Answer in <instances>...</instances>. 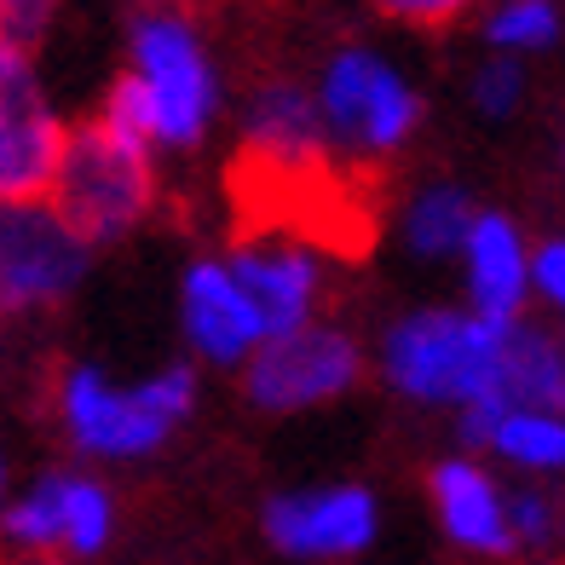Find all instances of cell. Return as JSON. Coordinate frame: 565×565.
Returning a JSON list of instances; mask_svg holds the SVG:
<instances>
[{
    "label": "cell",
    "mask_w": 565,
    "mask_h": 565,
    "mask_svg": "<svg viewBox=\"0 0 565 565\" xmlns=\"http://www.w3.org/2000/svg\"><path fill=\"white\" fill-rule=\"evenodd\" d=\"M202 381L196 358L162 364L139 381H121L98 364H64L53 387V416L64 445L82 461H145L196 416Z\"/></svg>",
    "instance_id": "6da1fadb"
},
{
    "label": "cell",
    "mask_w": 565,
    "mask_h": 565,
    "mask_svg": "<svg viewBox=\"0 0 565 565\" xmlns=\"http://www.w3.org/2000/svg\"><path fill=\"white\" fill-rule=\"evenodd\" d=\"M508 329L473 306H409L375 341V375L422 409H456L497 387Z\"/></svg>",
    "instance_id": "7a4b0ae2"
},
{
    "label": "cell",
    "mask_w": 565,
    "mask_h": 565,
    "mask_svg": "<svg viewBox=\"0 0 565 565\" xmlns=\"http://www.w3.org/2000/svg\"><path fill=\"white\" fill-rule=\"evenodd\" d=\"M121 70L150 98L162 157H191V150L209 145L214 121L225 110V82H220L214 46L185 0H145L127 18V64Z\"/></svg>",
    "instance_id": "3957f363"
},
{
    "label": "cell",
    "mask_w": 565,
    "mask_h": 565,
    "mask_svg": "<svg viewBox=\"0 0 565 565\" xmlns=\"http://www.w3.org/2000/svg\"><path fill=\"white\" fill-rule=\"evenodd\" d=\"M157 191H162L157 150L121 139L98 116H87V121L70 127L64 168H58V185L46 202H53L93 248H116L127 237H139L145 220L157 214Z\"/></svg>",
    "instance_id": "277c9868"
},
{
    "label": "cell",
    "mask_w": 565,
    "mask_h": 565,
    "mask_svg": "<svg viewBox=\"0 0 565 565\" xmlns=\"http://www.w3.org/2000/svg\"><path fill=\"white\" fill-rule=\"evenodd\" d=\"M312 93L323 110L329 150L352 162H393L422 134V116H427L422 87L381 46H364V41L335 46L318 64Z\"/></svg>",
    "instance_id": "5b68a950"
},
{
    "label": "cell",
    "mask_w": 565,
    "mask_h": 565,
    "mask_svg": "<svg viewBox=\"0 0 565 565\" xmlns=\"http://www.w3.org/2000/svg\"><path fill=\"white\" fill-rule=\"evenodd\" d=\"M370 352L347 323H306L295 335H277L243 364V398L260 416H306V409L341 404L347 393L364 387Z\"/></svg>",
    "instance_id": "8992f818"
},
{
    "label": "cell",
    "mask_w": 565,
    "mask_h": 565,
    "mask_svg": "<svg viewBox=\"0 0 565 565\" xmlns=\"http://www.w3.org/2000/svg\"><path fill=\"white\" fill-rule=\"evenodd\" d=\"M93 243L53 202H0V318H46L82 295Z\"/></svg>",
    "instance_id": "52a82bcc"
},
{
    "label": "cell",
    "mask_w": 565,
    "mask_h": 565,
    "mask_svg": "<svg viewBox=\"0 0 565 565\" xmlns=\"http://www.w3.org/2000/svg\"><path fill=\"white\" fill-rule=\"evenodd\" d=\"M64 145L70 121L46 93L35 53L0 35V202L53 196Z\"/></svg>",
    "instance_id": "ba28073f"
},
{
    "label": "cell",
    "mask_w": 565,
    "mask_h": 565,
    "mask_svg": "<svg viewBox=\"0 0 565 565\" xmlns=\"http://www.w3.org/2000/svg\"><path fill=\"white\" fill-rule=\"evenodd\" d=\"M260 531L271 554L295 565H347L364 559L381 536V502L370 484H300V491H277L260 508Z\"/></svg>",
    "instance_id": "9c48e42d"
},
{
    "label": "cell",
    "mask_w": 565,
    "mask_h": 565,
    "mask_svg": "<svg viewBox=\"0 0 565 565\" xmlns=\"http://www.w3.org/2000/svg\"><path fill=\"white\" fill-rule=\"evenodd\" d=\"M179 335L202 370L231 375H243V364L266 347V323L225 254H196L179 271Z\"/></svg>",
    "instance_id": "30bf717a"
},
{
    "label": "cell",
    "mask_w": 565,
    "mask_h": 565,
    "mask_svg": "<svg viewBox=\"0 0 565 565\" xmlns=\"http://www.w3.org/2000/svg\"><path fill=\"white\" fill-rule=\"evenodd\" d=\"M427 502H433V520H439L445 543L456 554H473V559L520 554V536H513V491L497 479L491 456L456 450L445 461H433Z\"/></svg>",
    "instance_id": "8fae6325"
},
{
    "label": "cell",
    "mask_w": 565,
    "mask_h": 565,
    "mask_svg": "<svg viewBox=\"0 0 565 565\" xmlns=\"http://www.w3.org/2000/svg\"><path fill=\"white\" fill-rule=\"evenodd\" d=\"M237 282L248 289L254 312L266 323V341L295 335V329L323 318V260L312 243L289 237V231H266L225 254Z\"/></svg>",
    "instance_id": "7c38bea8"
},
{
    "label": "cell",
    "mask_w": 565,
    "mask_h": 565,
    "mask_svg": "<svg viewBox=\"0 0 565 565\" xmlns=\"http://www.w3.org/2000/svg\"><path fill=\"white\" fill-rule=\"evenodd\" d=\"M531 237L520 231V220L502 214V209H479L473 231H468V248H461V306H473L479 318H497V323H520L525 306L536 300L531 289Z\"/></svg>",
    "instance_id": "4fadbf2b"
},
{
    "label": "cell",
    "mask_w": 565,
    "mask_h": 565,
    "mask_svg": "<svg viewBox=\"0 0 565 565\" xmlns=\"http://www.w3.org/2000/svg\"><path fill=\"white\" fill-rule=\"evenodd\" d=\"M243 150L271 173H312L335 150L323 134L318 93L306 82H260L243 105Z\"/></svg>",
    "instance_id": "5bb4252c"
},
{
    "label": "cell",
    "mask_w": 565,
    "mask_h": 565,
    "mask_svg": "<svg viewBox=\"0 0 565 565\" xmlns=\"http://www.w3.org/2000/svg\"><path fill=\"white\" fill-rule=\"evenodd\" d=\"M473 220H479V209H473L468 185H456V179H427V185H416L398 209V243H404L409 260L445 266V260H461Z\"/></svg>",
    "instance_id": "9a60e30c"
},
{
    "label": "cell",
    "mask_w": 565,
    "mask_h": 565,
    "mask_svg": "<svg viewBox=\"0 0 565 565\" xmlns=\"http://www.w3.org/2000/svg\"><path fill=\"white\" fill-rule=\"evenodd\" d=\"M491 393H502L513 409H565V341L548 335L543 323L520 318L508 329Z\"/></svg>",
    "instance_id": "2e32d148"
},
{
    "label": "cell",
    "mask_w": 565,
    "mask_h": 565,
    "mask_svg": "<svg viewBox=\"0 0 565 565\" xmlns=\"http://www.w3.org/2000/svg\"><path fill=\"white\" fill-rule=\"evenodd\" d=\"M0 548L12 559H64V468L35 473L0 513Z\"/></svg>",
    "instance_id": "e0dca14e"
},
{
    "label": "cell",
    "mask_w": 565,
    "mask_h": 565,
    "mask_svg": "<svg viewBox=\"0 0 565 565\" xmlns=\"http://www.w3.org/2000/svg\"><path fill=\"white\" fill-rule=\"evenodd\" d=\"M484 456L513 473H565V409H508Z\"/></svg>",
    "instance_id": "ac0fdd59"
},
{
    "label": "cell",
    "mask_w": 565,
    "mask_h": 565,
    "mask_svg": "<svg viewBox=\"0 0 565 565\" xmlns=\"http://www.w3.org/2000/svg\"><path fill=\"white\" fill-rule=\"evenodd\" d=\"M116 536V491L87 468H64V559H98Z\"/></svg>",
    "instance_id": "d6986e66"
},
{
    "label": "cell",
    "mask_w": 565,
    "mask_h": 565,
    "mask_svg": "<svg viewBox=\"0 0 565 565\" xmlns=\"http://www.w3.org/2000/svg\"><path fill=\"white\" fill-rule=\"evenodd\" d=\"M484 53H513V58H536L559 41V7L554 0H491L479 18Z\"/></svg>",
    "instance_id": "ffe728a7"
},
{
    "label": "cell",
    "mask_w": 565,
    "mask_h": 565,
    "mask_svg": "<svg viewBox=\"0 0 565 565\" xmlns=\"http://www.w3.org/2000/svg\"><path fill=\"white\" fill-rule=\"evenodd\" d=\"M468 98H473V110L484 121H508L513 110L525 105V58H513V53L479 58L473 82H468Z\"/></svg>",
    "instance_id": "44dd1931"
},
{
    "label": "cell",
    "mask_w": 565,
    "mask_h": 565,
    "mask_svg": "<svg viewBox=\"0 0 565 565\" xmlns=\"http://www.w3.org/2000/svg\"><path fill=\"white\" fill-rule=\"evenodd\" d=\"M513 536H520V548H554L559 543V502L548 491H536V484H520L513 491Z\"/></svg>",
    "instance_id": "7402d4cb"
},
{
    "label": "cell",
    "mask_w": 565,
    "mask_h": 565,
    "mask_svg": "<svg viewBox=\"0 0 565 565\" xmlns=\"http://www.w3.org/2000/svg\"><path fill=\"white\" fill-rule=\"evenodd\" d=\"M58 12H64V0H0V35L35 53V46L53 35Z\"/></svg>",
    "instance_id": "603a6c76"
},
{
    "label": "cell",
    "mask_w": 565,
    "mask_h": 565,
    "mask_svg": "<svg viewBox=\"0 0 565 565\" xmlns=\"http://www.w3.org/2000/svg\"><path fill=\"white\" fill-rule=\"evenodd\" d=\"M370 7L387 23H404V30H450V23L468 18L479 0H370Z\"/></svg>",
    "instance_id": "cb8c5ba5"
},
{
    "label": "cell",
    "mask_w": 565,
    "mask_h": 565,
    "mask_svg": "<svg viewBox=\"0 0 565 565\" xmlns=\"http://www.w3.org/2000/svg\"><path fill=\"white\" fill-rule=\"evenodd\" d=\"M531 289L548 312H565V237H543L531 248Z\"/></svg>",
    "instance_id": "d4e9b609"
},
{
    "label": "cell",
    "mask_w": 565,
    "mask_h": 565,
    "mask_svg": "<svg viewBox=\"0 0 565 565\" xmlns=\"http://www.w3.org/2000/svg\"><path fill=\"white\" fill-rule=\"evenodd\" d=\"M12 502V468H7V445H0V513Z\"/></svg>",
    "instance_id": "484cf974"
},
{
    "label": "cell",
    "mask_w": 565,
    "mask_h": 565,
    "mask_svg": "<svg viewBox=\"0 0 565 565\" xmlns=\"http://www.w3.org/2000/svg\"><path fill=\"white\" fill-rule=\"evenodd\" d=\"M12 565H64V559H12Z\"/></svg>",
    "instance_id": "4316f807"
}]
</instances>
